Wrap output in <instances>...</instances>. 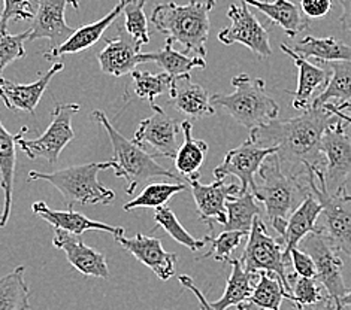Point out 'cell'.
Instances as JSON below:
<instances>
[{"label":"cell","instance_id":"obj_13","mask_svg":"<svg viewBox=\"0 0 351 310\" xmlns=\"http://www.w3.org/2000/svg\"><path fill=\"white\" fill-rule=\"evenodd\" d=\"M271 154H277V151L274 148L258 146L253 140L248 139L226 154L223 163L214 169V178L226 179L228 176H237L241 181L242 192L253 191L256 187L254 176L261 169L265 158Z\"/></svg>","mask_w":351,"mask_h":310},{"label":"cell","instance_id":"obj_26","mask_svg":"<svg viewBox=\"0 0 351 310\" xmlns=\"http://www.w3.org/2000/svg\"><path fill=\"white\" fill-rule=\"evenodd\" d=\"M281 51L287 54L295 62L298 68V88L290 93L293 96V107L299 109V111H306L311 106L314 91L322 86H328L330 79V72L319 68V66L305 60L302 57H299L286 44L281 45Z\"/></svg>","mask_w":351,"mask_h":310},{"label":"cell","instance_id":"obj_4","mask_svg":"<svg viewBox=\"0 0 351 310\" xmlns=\"http://www.w3.org/2000/svg\"><path fill=\"white\" fill-rule=\"evenodd\" d=\"M232 83L235 87L232 94L211 96L214 107H221L250 131L278 118L280 105L266 93L263 79L241 73L232 79Z\"/></svg>","mask_w":351,"mask_h":310},{"label":"cell","instance_id":"obj_29","mask_svg":"<svg viewBox=\"0 0 351 310\" xmlns=\"http://www.w3.org/2000/svg\"><path fill=\"white\" fill-rule=\"evenodd\" d=\"M293 53L299 57L314 58L317 62H351V47L344 44L335 38H315V36H305L304 39L298 40L291 47Z\"/></svg>","mask_w":351,"mask_h":310},{"label":"cell","instance_id":"obj_3","mask_svg":"<svg viewBox=\"0 0 351 310\" xmlns=\"http://www.w3.org/2000/svg\"><path fill=\"white\" fill-rule=\"evenodd\" d=\"M257 173L261 176V183L256 181L252 192L257 202L263 203L271 225L281 239L286 233L287 220L295 211L296 202L302 196L306 197L309 192L305 191L300 178H293L282 170L277 154L266 157Z\"/></svg>","mask_w":351,"mask_h":310},{"label":"cell","instance_id":"obj_24","mask_svg":"<svg viewBox=\"0 0 351 310\" xmlns=\"http://www.w3.org/2000/svg\"><path fill=\"white\" fill-rule=\"evenodd\" d=\"M123 8L124 0H120L114 10L111 12H108V15H105L104 18H100L99 21H95L91 24H86V26L75 30L64 44L57 48L48 49L47 53H44V57L48 58V60H53V58H58L68 54H78L82 51H87L88 48L96 45L97 42L102 39L106 29L123 14Z\"/></svg>","mask_w":351,"mask_h":310},{"label":"cell","instance_id":"obj_28","mask_svg":"<svg viewBox=\"0 0 351 310\" xmlns=\"http://www.w3.org/2000/svg\"><path fill=\"white\" fill-rule=\"evenodd\" d=\"M232 272L229 274L228 283L221 298H219L211 306L215 310H228L229 307H237L238 310L248 303V298L254 289V279L258 274L245 272L239 259H230Z\"/></svg>","mask_w":351,"mask_h":310},{"label":"cell","instance_id":"obj_25","mask_svg":"<svg viewBox=\"0 0 351 310\" xmlns=\"http://www.w3.org/2000/svg\"><path fill=\"white\" fill-rule=\"evenodd\" d=\"M27 127H23L16 135H11L0 121V188L3 190V209L0 215V227H6L12 207V191L16 164V144L24 136Z\"/></svg>","mask_w":351,"mask_h":310},{"label":"cell","instance_id":"obj_35","mask_svg":"<svg viewBox=\"0 0 351 310\" xmlns=\"http://www.w3.org/2000/svg\"><path fill=\"white\" fill-rule=\"evenodd\" d=\"M282 300H290L282 283L274 276L261 272L247 305L258 310H281Z\"/></svg>","mask_w":351,"mask_h":310},{"label":"cell","instance_id":"obj_50","mask_svg":"<svg viewBox=\"0 0 351 310\" xmlns=\"http://www.w3.org/2000/svg\"><path fill=\"white\" fill-rule=\"evenodd\" d=\"M339 307H341V310L344 309V307H351V291H348L347 294L341 298Z\"/></svg>","mask_w":351,"mask_h":310},{"label":"cell","instance_id":"obj_48","mask_svg":"<svg viewBox=\"0 0 351 310\" xmlns=\"http://www.w3.org/2000/svg\"><path fill=\"white\" fill-rule=\"evenodd\" d=\"M342 6V15L339 23L346 30L351 31V0H338Z\"/></svg>","mask_w":351,"mask_h":310},{"label":"cell","instance_id":"obj_21","mask_svg":"<svg viewBox=\"0 0 351 310\" xmlns=\"http://www.w3.org/2000/svg\"><path fill=\"white\" fill-rule=\"evenodd\" d=\"M322 211V205L317 202V198L309 192L289 216L286 233H284V236L280 239V243L284 248V259H286L287 264L290 263L291 249L299 248L300 242H302L308 234L322 231L320 225H317Z\"/></svg>","mask_w":351,"mask_h":310},{"label":"cell","instance_id":"obj_46","mask_svg":"<svg viewBox=\"0 0 351 310\" xmlns=\"http://www.w3.org/2000/svg\"><path fill=\"white\" fill-rule=\"evenodd\" d=\"M178 281H180V283L182 285L184 288L193 292L195 297H196L197 301H199L200 310H215V309L211 306L210 301H208L206 297L202 294V291H200V289L196 287L193 279H191L190 276H187V274H180V276H178Z\"/></svg>","mask_w":351,"mask_h":310},{"label":"cell","instance_id":"obj_6","mask_svg":"<svg viewBox=\"0 0 351 310\" xmlns=\"http://www.w3.org/2000/svg\"><path fill=\"white\" fill-rule=\"evenodd\" d=\"M91 116L102 125L106 130L108 136H110L114 154L112 169L117 178H121L128 182V194H133L141 182L157 178V176H163V178H169L180 182L181 178L178 175L165 169V167L158 164L144 148L135 144L133 140L124 138L121 133L114 127L112 122L108 120L105 112L93 111L91 112Z\"/></svg>","mask_w":351,"mask_h":310},{"label":"cell","instance_id":"obj_2","mask_svg":"<svg viewBox=\"0 0 351 310\" xmlns=\"http://www.w3.org/2000/svg\"><path fill=\"white\" fill-rule=\"evenodd\" d=\"M214 8L215 0H190L187 5L160 3L154 8L152 23L172 44H181L184 54H193L205 60L211 27L210 14Z\"/></svg>","mask_w":351,"mask_h":310},{"label":"cell","instance_id":"obj_41","mask_svg":"<svg viewBox=\"0 0 351 310\" xmlns=\"http://www.w3.org/2000/svg\"><path fill=\"white\" fill-rule=\"evenodd\" d=\"M247 237L248 234L241 231H223L215 237L206 236L208 242H211V249L202 258L213 257L219 263H229L233 250L239 248Z\"/></svg>","mask_w":351,"mask_h":310},{"label":"cell","instance_id":"obj_36","mask_svg":"<svg viewBox=\"0 0 351 310\" xmlns=\"http://www.w3.org/2000/svg\"><path fill=\"white\" fill-rule=\"evenodd\" d=\"M186 188L187 185L184 182H156L145 187L138 197L128 202L123 209L129 212L138 207H162L168 203L175 194H178V192L184 191Z\"/></svg>","mask_w":351,"mask_h":310},{"label":"cell","instance_id":"obj_30","mask_svg":"<svg viewBox=\"0 0 351 310\" xmlns=\"http://www.w3.org/2000/svg\"><path fill=\"white\" fill-rule=\"evenodd\" d=\"M181 131L184 135L182 145L178 148V153L175 155L173 162L177 170L186 178L199 179L200 167L205 162V155L208 153V144L204 140L193 138V125L190 121H182Z\"/></svg>","mask_w":351,"mask_h":310},{"label":"cell","instance_id":"obj_22","mask_svg":"<svg viewBox=\"0 0 351 310\" xmlns=\"http://www.w3.org/2000/svg\"><path fill=\"white\" fill-rule=\"evenodd\" d=\"M32 211L36 216L43 218L45 222L51 224L54 229L75 234V236H81L82 233L91 230L111 233L114 237L123 236V234L126 233V230L123 227H115V225H108L105 222L90 220V218L82 215L81 212L73 211V209H68V211H56V209L48 207L45 202L33 203Z\"/></svg>","mask_w":351,"mask_h":310},{"label":"cell","instance_id":"obj_44","mask_svg":"<svg viewBox=\"0 0 351 310\" xmlns=\"http://www.w3.org/2000/svg\"><path fill=\"white\" fill-rule=\"evenodd\" d=\"M291 264H293L295 274L299 278H314L315 279V264L313 258L309 257L305 250L295 248L290 253Z\"/></svg>","mask_w":351,"mask_h":310},{"label":"cell","instance_id":"obj_53","mask_svg":"<svg viewBox=\"0 0 351 310\" xmlns=\"http://www.w3.org/2000/svg\"><path fill=\"white\" fill-rule=\"evenodd\" d=\"M290 2H293V3H296V2H298V0H290Z\"/></svg>","mask_w":351,"mask_h":310},{"label":"cell","instance_id":"obj_20","mask_svg":"<svg viewBox=\"0 0 351 310\" xmlns=\"http://www.w3.org/2000/svg\"><path fill=\"white\" fill-rule=\"evenodd\" d=\"M117 31H119V36L115 39H106V45L97 54V60L100 70L105 75L120 78L136 70V66L141 64L138 57L142 45L138 44L123 26L117 27Z\"/></svg>","mask_w":351,"mask_h":310},{"label":"cell","instance_id":"obj_17","mask_svg":"<svg viewBox=\"0 0 351 310\" xmlns=\"http://www.w3.org/2000/svg\"><path fill=\"white\" fill-rule=\"evenodd\" d=\"M69 0H38V10L30 27L27 40L47 39L49 49L60 47L75 31L64 20Z\"/></svg>","mask_w":351,"mask_h":310},{"label":"cell","instance_id":"obj_32","mask_svg":"<svg viewBox=\"0 0 351 310\" xmlns=\"http://www.w3.org/2000/svg\"><path fill=\"white\" fill-rule=\"evenodd\" d=\"M228 221L224 224V231H241L250 234L256 218L261 216L262 211L252 191H239L226 203Z\"/></svg>","mask_w":351,"mask_h":310},{"label":"cell","instance_id":"obj_45","mask_svg":"<svg viewBox=\"0 0 351 310\" xmlns=\"http://www.w3.org/2000/svg\"><path fill=\"white\" fill-rule=\"evenodd\" d=\"M298 6L308 20H319L329 15L333 0H298Z\"/></svg>","mask_w":351,"mask_h":310},{"label":"cell","instance_id":"obj_11","mask_svg":"<svg viewBox=\"0 0 351 310\" xmlns=\"http://www.w3.org/2000/svg\"><path fill=\"white\" fill-rule=\"evenodd\" d=\"M230 26L219 33V40L224 45L242 44L258 58H267L272 54L269 33L262 26L257 16L250 11L247 3L230 5L228 10Z\"/></svg>","mask_w":351,"mask_h":310},{"label":"cell","instance_id":"obj_5","mask_svg":"<svg viewBox=\"0 0 351 310\" xmlns=\"http://www.w3.org/2000/svg\"><path fill=\"white\" fill-rule=\"evenodd\" d=\"M114 162L87 163L66 167L56 172H29V181H47L60 191L68 209L75 203L81 205H110L115 198V192L106 188L97 179L99 172L112 169Z\"/></svg>","mask_w":351,"mask_h":310},{"label":"cell","instance_id":"obj_15","mask_svg":"<svg viewBox=\"0 0 351 310\" xmlns=\"http://www.w3.org/2000/svg\"><path fill=\"white\" fill-rule=\"evenodd\" d=\"M189 185L196 202L200 220L208 224L210 230H214L215 222L224 225L228 221L226 203L230 197L238 194L241 187L237 183H226L224 179H215L208 185L200 183L199 179H190Z\"/></svg>","mask_w":351,"mask_h":310},{"label":"cell","instance_id":"obj_19","mask_svg":"<svg viewBox=\"0 0 351 310\" xmlns=\"http://www.w3.org/2000/svg\"><path fill=\"white\" fill-rule=\"evenodd\" d=\"M63 69V63H56L51 66V69L45 73H40L39 78L30 83H19L0 78V99L12 112L33 114L40 99H43L45 90L48 88L49 82Z\"/></svg>","mask_w":351,"mask_h":310},{"label":"cell","instance_id":"obj_10","mask_svg":"<svg viewBox=\"0 0 351 310\" xmlns=\"http://www.w3.org/2000/svg\"><path fill=\"white\" fill-rule=\"evenodd\" d=\"M299 249L313 258L315 264V279L323 285V288L328 292V297L339 307V301L344 297L348 289L346 287L344 276H342V267L344 263L338 257L337 249L330 245V242L326 239L322 231L311 233L300 242Z\"/></svg>","mask_w":351,"mask_h":310},{"label":"cell","instance_id":"obj_52","mask_svg":"<svg viewBox=\"0 0 351 310\" xmlns=\"http://www.w3.org/2000/svg\"><path fill=\"white\" fill-rule=\"evenodd\" d=\"M69 3L75 8V10H78L80 8V3H78V0H69Z\"/></svg>","mask_w":351,"mask_h":310},{"label":"cell","instance_id":"obj_47","mask_svg":"<svg viewBox=\"0 0 351 310\" xmlns=\"http://www.w3.org/2000/svg\"><path fill=\"white\" fill-rule=\"evenodd\" d=\"M323 107L333 116H337L338 120L351 124V105H335L328 102L323 105Z\"/></svg>","mask_w":351,"mask_h":310},{"label":"cell","instance_id":"obj_42","mask_svg":"<svg viewBox=\"0 0 351 310\" xmlns=\"http://www.w3.org/2000/svg\"><path fill=\"white\" fill-rule=\"evenodd\" d=\"M30 36V29L20 35H10V33H0V78L3 70L14 62L26 57L24 42Z\"/></svg>","mask_w":351,"mask_h":310},{"label":"cell","instance_id":"obj_7","mask_svg":"<svg viewBox=\"0 0 351 310\" xmlns=\"http://www.w3.org/2000/svg\"><path fill=\"white\" fill-rule=\"evenodd\" d=\"M306 185L323 209L322 234L337 250L351 257V196L346 185L330 192L326 185L323 167L314 166L306 167Z\"/></svg>","mask_w":351,"mask_h":310},{"label":"cell","instance_id":"obj_14","mask_svg":"<svg viewBox=\"0 0 351 310\" xmlns=\"http://www.w3.org/2000/svg\"><path fill=\"white\" fill-rule=\"evenodd\" d=\"M154 114L141 121L133 142L139 146H149L154 153L165 158H175L178 153V133L181 124L166 114L160 106L152 105Z\"/></svg>","mask_w":351,"mask_h":310},{"label":"cell","instance_id":"obj_37","mask_svg":"<svg viewBox=\"0 0 351 310\" xmlns=\"http://www.w3.org/2000/svg\"><path fill=\"white\" fill-rule=\"evenodd\" d=\"M133 91L136 97L147 100L149 105H154V100L165 93H169L173 78L168 73H152L147 70H133Z\"/></svg>","mask_w":351,"mask_h":310},{"label":"cell","instance_id":"obj_34","mask_svg":"<svg viewBox=\"0 0 351 310\" xmlns=\"http://www.w3.org/2000/svg\"><path fill=\"white\" fill-rule=\"evenodd\" d=\"M330 69L328 86L311 102L313 107H322L330 99H337L338 105H351V62L330 63Z\"/></svg>","mask_w":351,"mask_h":310},{"label":"cell","instance_id":"obj_27","mask_svg":"<svg viewBox=\"0 0 351 310\" xmlns=\"http://www.w3.org/2000/svg\"><path fill=\"white\" fill-rule=\"evenodd\" d=\"M241 2L257 8L274 24H278L289 38H295L300 31L309 27V20L299 10L298 3L290 2V0H272V2H267V0H241Z\"/></svg>","mask_w":351,"mask_h":310},{"label":"cell","instance_id":"obj_9","mask_svg":"<svg viewBox=\"0 0 351 310\" xmlns=\"http://www.w3.org/2000/svg\"><path fill=\"white\" fill-rule=\"evenodd\" d=\"M80 112L78 103H57L51 114V124L38 139H19V148L30 160L44 158L49 164H56L62 151L75 139L72 116Z\"/></svg>","mask_w":351,"mask_h":310},{"label":"cell","instance_id":"obj_54","mask_svg":"<svg viewBox=\"0 0 351 310\" xmlns=\"http://www.w3.org/2000/svg\"><path fill=\"white\" fill-rule=\"evenodd\" d=\"M0 20H2V15H0Z\"/></svg>","mask_w":351,"mask_h":310},{"label":"cell","instance_id":"obj_39","mask_svg":"<svg viewBox=\"0 0 351 310\" xmlns=\"http://www.w3.org/2000/svg\"><path fill=\"white\" fill-rule=\"evenodd\" d=\"M147 0H124L123 27L142 47L149 42L148 20L144 12Z\"/></svg>","mask_w":351,"mask_h":310},{"label":"cell","instance_id":"obj_49","mask_svg":"<svg viewBox=\"0 0 351 310\" xmlns=\"http://www.w3.org/2000/svg\"><path fill=\"white\" fill-rule=\"evenodd\" d=\"M302 310H339L338 306L333 303V301L329 297H324L322 301H319L317 305L313 306H305Z\"/></svg>","mask_w":351,"mask_h":310},{"label":"cell","instance_id":"obj_16","mask_svg":"<svg viewBox=\"0 0 351 310\" xmlns=\"http://www.w3.org/2000/svg\"><path fill=\"white\" fill-rule=\"evenodd\" d=\"M115 242L135 257L139 263L152 269L153 273L162 281H169L175 274L177 254L168 253L162 245L160 239L138 233L135 237L126 236L114 237Z\"/></svg>","mask_w":351,"mask_h":310},{"label":"cell","instance_id":"obj_33","mask_svg":"<svg viewBox=\"0 0 351 310\" xmlns=\"http://www.w3.org/2000/svg\"><path fill=\"white\" fill-rule=\"evenodd\" d=\"M24 273L26 267L20 266L0 278V310H30V289Z\"/></svg>","mask_w":351,"mask_h":310},{"label":"cell","instance_id":"obj_40","mask_svg":"<svg viewBox=\"0 0 351 310\" xmlns=\"http://www.w3.org/2000/svg\"><path fill=\"white\" fill-rule=\"evenodd\" d=\"M289 283L291 288V300L296 309H302L305 306H313L322 301V288L319 282L314 278H299L296 274H289Z\"/></svg>","mask_w":351,"mask_h":310},{"label":"cell","instance_id":"obj_8","mask_svg":"<svg viewBox=\"0 0 351 310\" xmlns=\"http://www.w3.org/2000/svg\"><path fill=\"white\" fill-rule=\"evenodd\" d=\"M239 261L248 273L258 274L261 272H265L277 278L291 300V288L287 274L289 264L284 259V248L280 242L275 240L267 233L266 225L261 216L256 218L253 222L252 231L247 237L245 250L239 258Z\"/></svg>","mask_w":351,"mask_h":310},{"label":"cell","instance_id":"obj_1","mask_svg":"<svg viewBox=\"0 0 351 310\" xmlns=\"http://www.w3.org/2000/svg\"><path fill=\"white\" fill-rule=\"evenodd\" d=\"M338 121L337 116L322 107L309 106L302 115L291 120H274L250 133V140L262 148L277 151L281 166L293 178H302V169L308 166L324 167L322 139L324 131Z\"/></svg>","mask_w":351,"mask_h":310},{"label":"cell","instance_id":"obj_23","mask_svg":"<svg viewBox=\"0 0 351 310\" xmlns=\"http://www.w3.org/2000/svg\"><path fill=\"white\" fill-rule=\"evenodd\" d=\"M169 102L178 112L195 120L215 114L210 93L199 83L191 81L190 75L173 79L169 91Z\"/></svg>","mask_w":351,"mask_h":310},{"label":"cell","instance_id":"obj_51","mask_svg":"<svg viewBox=\"0 0 351 310\" xmlns=\"http://www.w3.org/2000/svg\"><path fill=\"white\" fill-rule=\"evenodd\" d=\"M239 310H258V309H256V307H253V306H250V305H244Z\"/></svg>","mask_w":351,"mask_h":310},{"label":"cell","instance_id":"obj_43","mask_svg":"<svg viewBox=\"0 0 351 310\" xmlns=\"http://www.w3.org/2000/svg\"><path fill=\"white\" fill-rule=\"evenodd\" d=\"M0 33H6L8 24L11 20H33L35 11H33L32 0H3V11L0 12Z\"/></svg>","mask_w":351,"mask_h":310},{"label":"cell","instance_id":"obj_18","mask_svg":"<svg viewBox=\"0 0 351 310\" xmlns=\"http://www.w3.org/2000/svg\"><path fill=\"white\" fill-rule=\"evenodd\" d=\"M53 245L63 250L66 258L72 267H75L81 274L87 278H110V269L106 264V257L96 250L95 248L87 246L80 236L54 229Z\"/></svg>","mask_w":351,"mask_h":310},{"label":"cell","instance_id":"obj_12","mask_svg":"<svg viewBox=\"0 0 351 310\" xmlns=\"http://www.w3.org/2000/svg\"><path fill=\"white\" fill-rule=\"evenodd\" d=\"M322 154L324 157V178L330 192L346 185L351 175V139L346 133L344 121L338 120L324 131L322 139Z\"/></svg>","mask_w":351,"mask_h":310},{"label":"cell","instance_id":"obj_31","mask_svg":"<svg viewBox=\"0 0 351 310\" xmlns=\"http://www.w3.org/2000/svg\"><path fill=\"white\" fill-rule=\"evenodd\" d=\"M172 45V42L166 39V45L163 47V49L156 53H141L138 60L139 63L158 64L165 70V73H168L173 79L190 75V72L195 68H205L206 66L204 58L187 57L184 53L175 51Z\"/></svg>","mask_w":351,"mask_h":310},{"label":"cell","instance_id":"obj_38","mask_svg":"<svg viewBox=\"0 0 351 310\" xmlns=\"http://www.w3.org/2000/svg\"><path fill=\"white\" fill-rule=\"evenodd\" d=\"M154 221L157 225H160V227L168 233L175 242H178L182 246L189 248L191 253H197V250H200L206 245L208 242L206 236L204 239H196L191 236V234L182 227L177 215H175L172 212V209L168 206H162L156 209Z\"/></svg>","mask_w":351,"mask_h":310}]
</instances>
